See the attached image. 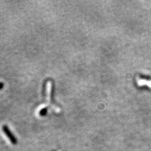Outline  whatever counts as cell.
<instances>
[{
  "instance_id": "obj_1",
  "label": "cell",
  "mask_w": 151,
  "mask_h": 151,
  "mask_svg": "<svg viewBox=\"0 0 151 151\" xmlns=\"http://www.w3.org/2000/svg\"><path fill=\"white\" fill-rule=\"evenodd\" d=\"M2 129H3L4 134L6 135L8 139L10 140L12 144H13L14 145L17 144V139H16L15 137L14 136V135L12 133V132L9 130L8 127L6 125H3L2 127Z\"/></svg>"
},
{
  "instance_id": "obj_2",
  "label": "cell",
  "mask_w": 151,
  "mask_h": 151,
  "mask_svg": "<svg viewBox=\"0 0 151 151\" xmlns=\"http://www.w3.org/2000/svg\"><path fill=\"white\" fill-rule=\"evenodd\" d=\"M139 78L140 79H143L144 80L148 81H151V76L149 75H144V74H139Z\"/></svg>"
},
{
  "instance_id": "obj_3",
  "label": "cell",
  "mask_w": 151,
  "mask_h": 151,
  "mask_svg": "<svg viewBox=\"0 0 151 151\" xmlns=\"http://www.w3.org/2000/svg\"><path fill=\"white\" fill-rule=\"evenodd\" d=\"M47 110H48V108H47V107L42 108V109L39 112V115L41 116H44L45 115H46V113L47 112Z\"/></svg>"
},
{
  "instance_id": "obj_4",
  "label": "cell",
  "mask_w": 151,
  "mask_h": 151,
  "mask_svg": "<svg viewBox=\"0 0 151 151\" xmlns=\"http://www.w3.org/2000/svg\"><path fill=\"white\" fill-rule=\"evenodd\" d=\"M4 86V84L2 82H0V89H1Z\"/></svg>"
}]
</instances>
